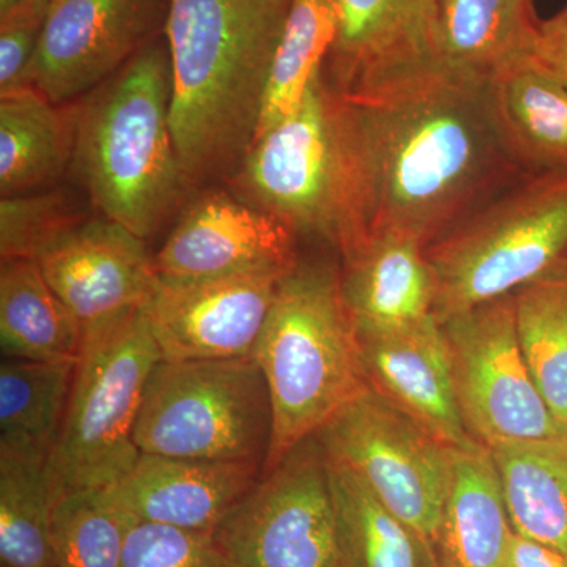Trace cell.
Returning a JSON list of instances; mask_svg holds the SVG:
<instances>
[{
  "instance_id": "obj_1",
  "label": "cell",
  "mask_w": 567,
  "mask_h": 567,
  "mask_svg": "<svg viewBox=\"0 0 567 567\" xmlns=\"http://www.w3.org/2000/svg\"><path fill=\"white\" fill-rule=\"evenodd\" d=\"M339 96L352 230L342 259L379 234L434 244L524 175L499 140L483 82L436 70Z\"/></svg>"
},
{
  "instance_id": "obj_2",
  "label": "cell",
  "mask_w": 567,
  "mask_h": 567,
  "mask_svg": "<svg viewBox=\"0 0 567 567\" xmlns=\"http://www.w3.org/2000/svg\"><path fill=\"white\" fill-rule=\"evenodd\" d=\"M292 0H171V128L189 185L237 171L251 148Z\"/></svg>"
},
{
  "instance_id": "obj_3",
  "label": "cell",
  "mask_w": 567,
  "mask_h": 567,
  "mask_svg": "<svg viewBox=\"0 0 567 567\" xmlns=\"http://www.w3.org/2000/svg\"><path fill=\"white\" fill-rule=\"evenodd\" d=\"M169 110L164 35L74 106V173L104 218L144 241L167 221L189 186Z\"/></svg>"
},
{
  "instance_id": "obj_4",
  "label": "cell",
  "mask_w": 567,
  "mask_h": 567,
  "mask_svg": "<svg viewBox=\"0 0 567 567\" xmlns=\"http://www.w3.org/2000/svg\"><path fill=\"white\" fill-rule=\"evenodd\" d=\"M252 357L274 412L267 472L365 386L341 268L298 260L279 282Z\"/></svg>"
},
{
  "instance_id": "obj_5",
  "label": "cell",
  "mask_w": 567,
  "mask_h": 567,
  "mask_svg": "<svg viewBox=\"0 0 567 567\" xmlns=\"http://www.w3.org/2000/svg\"><path fill=\"white\" fill-rule=\"evenodd\" d=\"M425 256L439 320L567 268V173L522 175Z\"/></svg>"
},
{
  "instance_id": "obj_6",
  "label": "cell",
  "mask_w": 567,
  "mask_h": 567,
  "mask_svg": "<svg viewBox=\"0 0 567 567\" xmlns=\"http://www.w3.org/2000/svg\"><path fill=\"white\" fill-rule=\"evenodd\" d=\"M159 360L144 308L82 330L69 409L48 462L55 502L114 487L136 464L134 425Z\"/></svg>"
},
{
  "instance_id": "obj_7",
  "label": "cell",
  "mask_w": 567,
  "mask_h": 567,
  "mask_svg": "<svg viewBox=\"0 0 567 567\" xmlns=\"http://www.w3.org/2000/svg\"><path fill=\"white\" fill-rule=\"evenodd\" d=\"M271 435L270 394L254 357L162 358L148 377L134 425L141 454L262 470Z\"/></svg>"
},
{
  "instance_id": "obj_8",
  "label": "cell",
  "mask_w": 567,
  "mask_h": 567,
  "mask_svg": "<svg viewBox=\"0 0 567 567\" xmlns=\"http://www.w3.org/2000/svg\"><path fill=\"white\" fill-rule=\"evenodd\" d=\"M235 182L249 204L346 256L352 244L349 152L341 96L324 76L292 115L252 142Z\"/></svg>"
},
{
  "instance_id": "obj_9",
  "label": "cell",
  "mask_w": 567,
  "mask_h": 567,
  "mask_svg": "<svg viewBox=\"0 0 567 567\" xmlns=\"http://www.w3.org/2000/svg\"><path fill=\"white\" fill-rule=\"evenodd\" d=\"M465 431L477 445L566 442L518 344L514 293L439 320Z\"/></svg>"
},
{
  "instance_id": "obj_10",
  "label": "cell",
  "mask_w": 567,
  "mask_h": 567,
  "mask_svg": "<svg viewBox=\"0 0 567 567\" xmlns=\"http://www.w3.org/2000/svg\"><path fill=\"white\" fill-rule=\"evenodd\" d=\"M316 436L436 554L453 447L368 385Z\"/></svg>"
},
{
  "instance_id": "obj_11",
  "label": "cell",
  "mask_w": 567,
  "mask_h": 567,
  "mask_svg": "<svg viewBox=\"0 0 567 567\" xmlns=\"http://www.w3.org/2000/svg\"><path fill=\"white\" fill-rule=\"evenodd\" d=\"M212 535L234 567H347L317 436L264 472Z\"/></svg>"
},
{
  "instance_id": "obj_12",
  "label": "cell",
  "mask_w": 567,
  "mask_h": 567,
  "mask_svg": "<svg viewBox=\"0 0 567 567\" xmlns=\"http://www.w3.org/2000/svg\"><path fill=\"white\" fill-rule=\"evenodd\" d=\"M171 0H54L25 78L62 104L99 89L164 35Z\"/></svg>"
},
{
  "instance_id": "obj_13",
  "label": "cell",
  "mask_w": 567,
  "mask_h": 567,
  "mask_svg": "<svg viewBox=\"0 0 567 567\" xmlns=\"http://www.w3.org/2000/svg\"><path fill=\"white\" fill-rule=\"evenodd\" d=\"M292 268L199 281L156 279L144 311L163 360L252 357L279 282Z\"/></svg>"
},
{
  "instance_id": "obj_14",
  "label": "cell",
  "mask_w": 567,
  "mask_h": 567,
  "mask_svg": "<svg viewBox=\"0 0 567 567\" xmlns=\"http://www.w3.org/2000/svg\"><path fill=\"white\" fill-rule=\"evenodd\" d=\"M336 37L323 76L342 96L442 70L436 0H334Z\"/></svg>"
},
{
  "instance_id": "obj_15",
  "label": "cell",
  "mask_w": 567,
  "mask_h": 567,
  "mask_svg": "<svg viewBox=\"0 0 567 567\" xmlns=\"http://www.w3.org/2000/svg\"><path fill=\"white\" fill-rule=\"evenodd\" d=\"M297 234L271 213L227 193L204 194L153 259L158 278L199 281L297 265Z\"/></svg>"
},
{
  "instance_id": "obj_16",
  "label": "cell",
  "mask_w": 567,
  "mask_h": 567,
  "mask_svg": "<svg viewBox=\"0 0 567 567\" xmlns=\"http://www.w3.org/2000/svg\"><path fill=\"white\" fill-rule=\"evenodd\" d=\"M35 260L82 330L144 308L158 279L144 240L107 218L81 224Z\"/></svg>"
},
{
  "instance_id": "obj_17",
  "label": "cell",
  "mask_w": 567,
  "mask_h": 567,
  "mask_svg": "<svg viewBox=\"0 0 567 567\" xmlns=\"http://www.w3.org/2000/svg\"><path fill=\"white\" fill-rule=\"evenodd\" d=\"M357 338L365 385L447 446H481L465 431L445 334L435 316L388 333Z\"/></svg>"
},
{
  "instance_id": "obj_18",
  "label": "cell",
  "mask_w": 567,
  "mask_h": 567,
  "mask_svg": "<svg viewBox=\"0 0 567 567\" xmlns=\"http://www.w3.org/2000/svg\"><path fill=\"white\" fill-rule=\"evenodd\" d=\"M262 472L248 464L141 454L126 476L110 488L137 522L212 533Z\"/></svg>"
},
{
  "instance_id": "obj_19",
  "label": "cell",
  "mask_w": 567,
  "mask_h": 567,
  "mask_svg": "<svg viewBox=\"0 0 567 567\" xmlns=\"http://www.w3.org/2000/svg\"><path fill=\"white\" fill-rule=\"evenodd\" d=\"M341 290L357 336L388 333L435 316L425 245L409 234L374 235L342 259Z\"/></svg>"
},
{
  "instance_id": "obj_20",
  "label": "cell",
  "mask_w": 567,
  "mask_h": 567,
  "mask_svg": "<svg viewBox=\"0 0 567 567\" xmlns=\"http://www.w3.org/2000/svg\"><path fill=\"white\" fill-rule=\"evenodd\" d=\"M496 132L524 175L567 173V85L536 58L487 82Z\"/></svg>"
},
{
  "instance_id": "obj_21",
  "label": "cell",
  "mask_w": 567,
  "mask_h": 567,
  "mask_svg": "<svg viewBox=\"0 0 567 567\" xmlns=\"http://www.w3.org/2000/svg\"><path fill=\"white\" fill-rule=\"evenodd\" d=\"M539 25L535 0H436L440 66L487 84L535 58Z\"/></svg>"
},
{
  "instance_id": "obj_22",
  "label": "cell",
  "mask_w": 567,
  "mask_h": 567,
  "mask_svg": "<svg viewBox=\"0 0 567 567\" xmlns=\"http://www.w3.org/2000/svg\"><path fill=\"white\" fill-rule=\"evenodd\" d=\"M514 529L491 451H451L436 539L440 567H503Z\"/></svg>"
},
{
  "instance_id": "obj_23",
  "label": "cell",
  "mask_w": 567,
  "mask_h": 567,
  "mask_svg": "<svg viewBox=\"0 0 567 567\" xmlns=\"http://www.w3.org/2000/svg\"><path fill=\"white\" fill-rule=\"evenodd\" d=\"M33 87L0 95V193L39 192L73 159L74 106L61 110Z\"/></svg>"
},
{
  "instance_id": "obj_24",
  "label": "cell",
  "mask_w": 567,
  "mask_h": 567,
  "mask_svg": "<svg viewBox=\"0 0 567 567\" xmlns=\"http://www.w3.org/2000/svg\"><path fill=\"white\" fill-rule=\"evenodd\" d=\"M82 327L51 289L35 259L0 267V347L7 360H76Z\"/></svg>"
},
{
  "instance_id": "obj_25",
  "label": "cell",
  "mask_w": 567,
  "mask_h": 567,
  "mask_svg": "<svg viewBox=\"0 0 567 567\" xmlns=\"http://www.w3.org/2000/svg\"><path fill=\"white\" fill-rule=\"evenodd\" d=\"M511 527L567 557V443L491 447Z\"/></svg>"
},
{
  "instance_id": "obj_26",
  "label": "cell",
  "mask_w": 567,
  "mask_h": 567,
  "mask_svg": "<svg viewBox=\"0 0 567 567\" xmlns=\"http://www.w3.org/2000/svg\"><path fill=\"white\" fill-rule=\"evenodd\" d=\"M327 466L347 567H440L434 548L360 477L328 456Z\"/></svg>"
},
{
  "instance_id": "obj_27",
  "label": "cell",
  "mask_w": 567,
  "mask_h": 567,
  "mask_svg": "<svg viewBox=\"0 0 567 567\" xmlns=\"http://www.w3.org/2000/svg\"><path fill=\"white\" fill-rule=\"evenodd\" d=\"M76 360L2 361L0 451L50 462L69 409Z\"/></svg>"
},
{
  "instance_id": "obj_28",
  "label": "cell",
  "mask_w": 567,
  "mask_h": 567,
  "mask_svg": "<svg viewBox=\"0 0 567 567\" xmlns=\"http://www.w3.org/2000/svg\"><path fill=\"white\" fill-rule=\"evenodd\" d=\"M336 37L334 0H292L276 47L256 137L292 115L323 76Z\"/></svg>"
},
{
  "instance_id": "obj_29",
  "label": "cell",
  "mask_w": 567,
  "mask_h": 567,
  "mask_svg": "<svg viewBox=\"0 0 567 567\" xmlns=\"http://www.w3.org/2000/svg\"><path fill=\"white\" fill-rule=\"evenodd\" d=\"M48 461L0 451V561L2 567H55Z\"/></svg>"
},
{
  "instance_id": "obj_30",
  "label": "cell",
  "mask_w": 567,
  "mask_h": 567,
  "mask_svg": "<svg viewBox=\"0 0 567 567\" xmlns=\"http://www.w3.org/2000/svg\"><path fill=\"white\" fill-rule=\"evenodd\" d=\"M518 344L529 374L567 429V268L514 293Z\"/></svg>"
},
{
  "instance_id": "obj_31",
  "label": "cell",
  "mask_w": 567,
  "mask_h": 567,
  "mask_svg": "<svg viewBox=\"0 0 567 567\" xmlns=\"http://www.w3.org/2000/svg\"><path fill=\"white\" fill-rule=\"evenodd\" d=\"M111 488L73 492L55 502L52 546L55 567H118L136 524Z\"/></svg>"
},
{
  "instance_id": "obj_32",
  "label": "cell",
  "mask_w": 567,
  "mask_h": 567,
  "mask_svg": "<svg viewBox=\"0 0 567 567\" xmlns=\"http://www.w3.org/2000/svg\"><path fill=\"white\" fill-rule=\"evenodd\" d=\"M89 221L82 200L66 189L2 197L0 254L3 259H35L48 246Z\"/></svg>"
},
{
  "instance_id": "obj_33",
  "label": "cell",
  "mask_w": 567,
  "mask_h": 567,
  "mask_svg": "<svg viewBox=\"0 0 567 567\" xmlns=\"http://www.w3.org/2000/svg\"><path fill=\"white\" fill-rule=\"evenodd\" d=\"M118 567H234L212 533L136 522Z\"/></svg>"
},
{
  "instance_id": "obj_34",
  "label": "cell",
  "mask_w": 567,
  "mask_h": 567,
  "mask_svg": "<svg viewBox=\"0 0 567 567\" xmlns=\"http://www.w3.org/2000/svg\"><path fill=\"white\" fill-rule=\"evenodd\" d=\"M54 0H22L0 14V95L28 87L25 78L39 50Z\"/></svg>"
},
{
  "instance_id": "obj_35",
  "label": "cell",
  "mask_w": 567,
  "mask_h": 567,
  "mask_svg": "<svg viewBox=\"0 0 567 567\" xmlns=\"http://www.w3.org/2000/svg\"><path fill=\"white\" fill-rule=\"evenodd\" d=\"M535 58L567 85V6L548 20H540Z\"/></svg>"
},
{
  "instance_id": "obj_36",
  "label": "cell",
  "mask_w": 567,
  "mask_h": 567,
  "mask_svg": "<svg viewBox=\"0 0 567 567\" xmlns=\"http://www.w3.org/2000/svg\"><path fill=\"white\" fill-rule=\"evenodd\" d=\"M503 567H567V557L555 548L514 533Z\"/></svg>"
},
{
  "instance_id": "obj_37",
  "label": "cell",
  "mask_w": 567,
  "mask_h": 567,
  "mask_svg": "<svg viewBox=\"0 0 567 567\" xmlns=\"http://www.w3.org/2000/svg\"><path fill=\"white\" fill-rule=\"evenodd\" d=\"M22 0H0V14L7 13L14 7L20 6Z\"/></svg>"
}]
</instances>
